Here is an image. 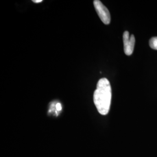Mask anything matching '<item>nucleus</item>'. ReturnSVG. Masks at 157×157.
I'll list each match as a JSON object with an SVG mask.
<instances>
[{
  "label": "nucleus",
  "mask_w": 157,
  "mask_h": 157,
  "mask_svg": "<svg viewBox=\"0 0 157 157\" xmlns=\"http://www.w3.org/2000/svg\"><path fill=\"white\" fill-rule=\"evenodd\" d=\"M149 44L152 49L157 50V37L151 38L149 41Z\"/></svg>",
  "instance_id": "4"
},
{
  "label": "nucleus",
  "mask_w": 157,
  "mask_h": 157,
  "mask_svg": "<svg viewBox=\"0 0 157 157\" xmlns=\"http://www.w3.org/2000/svg\"><path fill=\"white\" fill-rule=\"evenodd\" d=\"M94 6L95 11L102 22L105 25H109L111 22V15L107 7L98 0L94 1Z\"/></svg>",
  "instance_id": "2"
},
{
  "label": "nucleus",
  "mask_w": 157,
  "mask_h": 157,
  "mask_svg": "<svg viewBox=\"0 0 157 157\" xmlns=\"http://www.w3.org/2000/svg\"><path fill=\"white\" fill-rule=\"evenodd\" d=\"M56 108L57 111H61L62 109V106H61V104H59V103L56 104Z\"/></svg>",
  "instance_id": "5"
},
{
  "label": "nucleus",
  "mask_w": 157,
  "mask_h": 157,
  "mask_svg": "<svg viewBox=\"0 0 157 157\" xmlns=\"http://www.w3.org/2000/svg\"><path fill=\"white\" fill-rule=\"evenodd\" d=\"M111 97V87L109 82L107 78H101L97 83L93 97L95 107L101 115H105L109 112Z\"/></svg>",
  "instance_id": "1"
},
{
  "label": "nucleus",
  "mask_w": 157,
  "mask_h": 157,
  "mask_svg": "<svg viewBox=\"0 0 157 157\" xmlns=\"http://www.w3.org/2000/svg\"><path fill=\"white\" fill-rule=\"evenodd\" d=\"M43 1L42 0H33V2L34 3H40V2H41Z\"/></svg>",
  "instance_id": "6"
},
{
  "label": "nucleus",
  "mask_w": 157,
  "mask_h": 157,
  "mask_svg": "<svg viewBox=\"0 0 157 157\" xmlns=\"http://www.w3.org/2000/svg\"><path fill=\"white\" fill-rule=\"evenodd\" d=\"M124 51L126 55L131 56L134 50L135 44V37L133 34L130 36L129 32L125 31L123 35Z\"/></svg>",
  "instance_id": "3"
}]
</instances>
